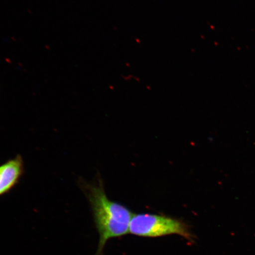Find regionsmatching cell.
<instances>
[{
  "instance_id": "cell-1",
  "label": "cell",
  "mask_w": 255,
  "mask_h": 255,
  "mask_svg": "<svg viewBox=\"0 0 255 255\" xmlns=\"http://www.w3.org/2000/svg\"><path fill=\"white\" fill-rule=\"evenodd\" d=\"M79 184L90 203L96 228L100 235L95 255H103L108 241L129 233L133 214L126 206L108 199L101 180L94 184L81 180Z\"/></svg>"
},
{
  "instance_id": "cell-3",
  "label": "cell",
  "mask_w": 255,
  "mask_h": 255,
  "mask_svg": "<svg viewBox=\"0 0 255 255\" xmlns=\"http://www.w3.org/2000/svg\"><path fill=\"white\" fill-rule=\"evenodd\" d=\"M24 173L23 159L20 155L0 165V197L10 192Z\"/></svg>"
},
{
  "instance_id": "cell-2",
  "label": "cell",
  "mask_w": 255,
  "mask_h": 255,
  "mask_svg": "<svg viewBox=\"0 0 255 255\" xmlns=\"http://www.w3.org/2000/svg\"><path fill=\"white\" fill-rule=\"evenodd\" d=\"M129 233L137 237L151 238L177 235L192 243L194 241V235L186 223L170 217L148 213L133 215Z\"/></svg>"
}]
</instances>
